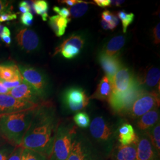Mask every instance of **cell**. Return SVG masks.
<instances>
[{
  "mask_svg": "<svg viewBox=\"0 0 160 160\" xmlns=\"http://www.w3.org/2000/svg\"><path fill=\"white\" fill-rule=\"evenodd\" d=\"M59 123L53 103L42 102L35 109L21 146L39 152L49 158Z\"/></svg>",
  "mask_w": 160,
  "mask_h": 160,
  "instance_id": "obj_1",
  "label": "cell"
},
{
  "mask_svg": "<svg viewBox=\"0 0 160 160\" xmlns=\"http://www.w3.org/2000/svg\"><path fill=\"white\" fill-rule=\"evenodd\" d=\"M36 108L0 116V130L8 143L21 146Z\"/></svg>",
  "mask_w": 160,
  "mask_h": 160,
  "instance_id": "obj_2",
  "label": "cell"
},
{
  "mask_svg": "<svg viewBox=\"0 0 160 160\" xmlns=\"http://www.w3.org/2000/svg\"><path fill=\"white\" fill-rule=\"evenodd\" d=\"M90 137L93 144L108 159L116 142L117 130L109 120L103 116H96L90 124Z\"/></svg>",
  "mask_w": 160,
  "mask_h": 160,
  "instance_id": "obj_3",
  "label": "cell"
},
{
  "mask_svg": "<svg viewBox=\"0 0 160 160\" xmlns=\"http://www.w3.org/2000/svg\"><path fill=\"white\" fill-rule=\"evenodd\" d=\"M68 160H108L88 136L76 129Z\"/></svg>",
  "mask_w": 160,
  "mask_h": 160,
  "instance_id": "obj_4",
  "label": "cell"
},
{
  "mask_svg": "<svg viewBox=\"0 0 160 160\" xmlns=\"http://www.w3.org/2000/svg\"><path fill=\"white\" fill-rule=\"evenodd\" d=\"M76 129L77 128L72 124L60 122L49 160H68Z\"/></svg>",
  "mask_w": 160,
  "mask_h": 160,
  "instance_id": "obj_5",
  "label": "cell"
},
{
  "mask_svg": "<svg viewBox=\"0 0 160 160\" xmlns=\"http://www.w3.org/2000/svg\"><path fill=\"white\" fill-rule=\"evenodd\" d=\"M145 91L136 78L127 92L119 94H112L108 102L114 114L124 117L134 101Z\"/></svg>",
  "mask_w": 160,
  "mask_h": 160,
  "instance_id": "obj_6",
  "label": "cell"
},
{
  "mask_svg": "<svg viewBox=\"0 0 160 160\" xmlns=\"http://www.w3.org/2000/svg\"><path fill=\"white\" fill-rule=\"evenodd\" d=\"M159 106V92L145 91L134 101L124 117L132 120H137L143 114Z\"/></svg>",
  "mask_w": 160,
  "mask_h": 160,
  "instance_id": "obj_7",
  "label": "cell"
},
{
  "mask_svg": "<svg viewBox=\"0 0 160 160\" xmlns=\"http://www.w3.org/2000/svg\"><path fill=\"white\" fill-rule=\"evenodd\" d=\"M23 80L31 86L39 96H44L47 87L46 78L42 72L29 65H18Z\"/></svg>",
  "mask_w": 160,
  "mask_h": 160,
  "instance_id": "obj_8",
  "label": "cell"
},
{
  "mask_svg": "<svg viewBox=\"0 0 160 160\" xmlns=\"http://www.w3.org/2000/svg\"><path fill=\"white\" fill-rule=\"evenodd\" d=\"M90 98L81 88L72 87L67 90L63 95L65 107L72 112H81L89 104Z\"/></svg>",
  "mask_w": 160,
  "mask_h": 160,
  "instance_id": "obj_9",
  "label": "cell"
},
{
  "mask_svg": "<svg viewBox=\"0 0 160 160\" xmlns=\"http://www.w3.org/2000/svg\"><path fill=\"white\" fill-rule=\"evenodd\" d=\"M39 104L18 100L9 94H0V116L33 109Z\"/></svg>",
  "mask_w": 160,
  "mask_h": 160,
  "instance_id": "obj_10",
  "label": "cell"
},
{
  "mask_svg": "<svg viewBox=\"0 0 160 160\" xmlns=\"http://www.w3.org/2000/svg\"><path fill=\"white\" fill-rule=\"evenodd\" d=\"M84 43L85 40L82 36L78 34H72L58 46L53 55L61 53L63 57L67 59L74 58L79 55Z\"/></svg>",
  "mask_w": 160,
  "mask_h": 160,
  "instance_id": "obj_11",
  "label": "cell"
},
{
  "mask_svg": "<svg viewBox=\"0 0 160 160\" xmlns=\"http://www.w3.org/2000/svg\"><path fill=\"white\" fill-rule=\"evenodd\" d=\"M137 160H160V153L152 143L148 134L138 133Z\"/></svg>",
  "mask_w": 160,
  "mask_h": 160,
  "instance_id": "obj_12",
  "label": "cell"
},
{
  "mask_svg": "<svg viewBox=\"0 0 160 160\" xmlns=\"http://www.w3.org/2000/svg\"><path fill=\"white\" fill-rule=\"evenodd\" d=\"M135 79L130 70L125 67H122L114 75L111 81L112 93L119 94L127 92L133 85Z\"/></svg>",
  "mask_w": 160,
  "mask_h": 160,
  "instance_id": "obj_13",
  "label": "cell"
},
{
  "mask_svg": "<svg viewBox=\"0 0 160 160\" xmlns=\"http://www.w3.org/2000/svg\"><path fill=\"white\" fill-rule=\"evenodd\" d=\"M16 40L18 46L28 53L36 50L39 45L38 35L33 30L28 28L18 30L16 35Z\"/></svg>",
  "mask_w": 160,
  "mask_h": 160,
  "instance_id": "obj_14",
  "label": "cell"
},
{
  "mask_svg": "<svg viewBox=\"0 0 160 160\" xmlns=\"http://www.w3.org/2000/svg\"><path fill=\"white\" fill-rule=\"evenodd\" d=\"M8 94L18 100L36 104H40L43 102L34 89L24 80L18 86L10 90Z\"/></svg>",
  "mask_w": 160,
  "mask_h": 160,
  "instance_id": "obj_15",
  "label": "cell"
},
{
  "mask_svg": "<svg viewBox=\"0 0 160 160\" xmlns=\"http://www.w3.org/2000/svg\"><path fill=\"white\" fill-rule=\"evenodd\" d=\"M137 144L122 145L116 142L109 155V160H137Z\"/></svg>",
  "mask_w": 160,
  "mask_h": 160,
  "instance_id": "obj_16",
  "label": "cell"
},
{
  "mask_svg": "<svg viewBox=\"0 0 160 160\" xmlns=\"http://www.w3.org/2000/svg\"><path fill=\"white\" fill-rule=\"evenodd\" d=\"M98 60L106 76L112 81L116 73L122 67L118 55L109 57L102 52L98 56Z\"/></svg>",
  "mask_w": 160,
  "mask_h": 160,
  "instance_id": "obj_17",
  "label": "cell"
},
{
  "mask_svg": "<svg viewBox=\"0 0 160 160\" xmlns=\"http://www.w3.org/2000/svg\"><path fill=\"white\" fill-rule=\"evenodd\" d=\"M138 134L131 124L124 122L119 125L117 130L116 142L122 145L137 143Z\"/></svg>",
  "mask_w": 160,
  "mask_h": 160,
  "instance_id": "obj_18",
  "label": "cell"
},
{
  "mask_svg": "<svg viewBox=\"0 0 160 160\" xmlns=\"http://www.w3.org/2000/svg\"><path fill=\"white\" fill-rule=\"evenodd\" d=\"M160 112L158 108L151 110L137 119L136 127L138 133H146L159 122Z\"/></svg>",
  "mask_w": 160,
  "mask_h": 160,
  "instance_id": "obj_19",
  "label": "cell"
},
{
  "mask_svg": "<svg viewBox=\"0 0 160 160\" xmlns=\"http://www.w3.org/2000/svg\"><path fill=\"white\" fill-rule=\"evenodd\" d=\"M139 84L149 88H157L160 92V69L155 67H151L146 69L144 74L137 78Z\"/></svg>",
  "mask_w": 160,
  "mask_h": 160,
  "instance_id": "obj_20",
  "label": "cell"
},
{
  "mask_svg": "<svg viewBox=\"0 0 160 160\" xmlns=\"http://www.w3.org/2000/svg\"><path fill=\"white\" fill-rule=\"evenodd\" d=\"M0 80L7 82L22 81L23 78L16 64L0 63Z\"/></svg>",
  "mask_w": 160,
  "mask_h": 160,
  "instance_id": "obj_21",
  "label": "cell"
},
{
  "mask_svg": "<svg viewBox=\"0 0 160 160\" xmlns=\"http://www.w3.org/2000/svg\"><path fill=\"white\" fill-rule=\"evenodd\" d=\"M112 93V82L109 78L105 75L97 86V89L92 94L91 98H95L100 100L108 101Z\"/></svg>",
  "mask_w": 160,
  "mask_h": 160,
  "instance_id": "obj_22",
  "label": "cell"
},
{
  "mask_svg": "<svg viewBox=\"0 0 160 160\" xmlns=\"http://www.w3.org/2000/svg\"><path fill=\"white\" fill-rule=\"evenodd\" d=\"M70 20V18H66L59 15H55L49 18V24L56 36L61 37L65 33Z\"/></svg>",
  "mask_w": 160,
  "mask_h": 160,
  "instance_id": "obj_23",
  "label": "cell"
},
{
  "mask_svg": "<svg viewBox=\"0 0 160 160\" xmlns=\"http://www.w3.org/2000/svg\"><path fill=\"white\" fill-rule=\"evenodd\" d=\"M125 38L123 36H117L109 41L102 52L109 57H113L124 46Z\"/></svg>",
  "mask_w": 160,
  "mask_h": 160,
  "instance_id": "obj_24",
  "label": "cell"
},
{
  "mask_svg": "<svg viewBox=\"0 0 160 160\" xmlns=\"http://www.w3.org/2000/svg\"><path fill=\"white\" fill-rule=\"evenodd\" d=\"M33 8L35 13L40 15L43 21H47L48 18V2L45 0L33 1Z\"/></svg>",
  "mask_w": 160,
  "mask_h": 160,
  "instance_id": "obj_25",
  "label": "cell"
},
{
  "mask_svg": "<svg viewBox=\"0 0 160 160\" xmlns=\"http://www.w3.org/2000/svg\"><path fill=\"white\" fill-rule=\"evenodd\" d=\"M88 4L89 2L81 1V2L69 8L70 15L74 18L82 17L88 10Z\"/></svg>",
  "mask_w": 160,
  "mask_h": 160,
  "instance_id": "obj_26",
  "label": "cell"
},
{
  "mask_svg": "<svg viewBox=\"0 0 160 160\" xmlns=\"http://www.w3.org/2000/svg\"><path fill=\"white\" fill-rule=\"evenodd\" d=\"M155 148L160 153V125L158 122L154 127L147 132Z\"/></svg>",
  "mask_w": 160,
  "mask_h": 160,
  "instance_id": "obj_27",
  "label": "cell"
},
{
  "mask_svg": "<svg viewBox=\"0 0 160 160\" xmlns=\"http://www.w3.org/2000/svg\"><path fill=\"white\" fill-rule=\"evenodd\" d=\"M22 160H49V158L34 150L23 148Z\"/></svg>",
  "mask_w": 160,
  "mask_h": 160,
  "instance_id": "obj_28",
  "label": "cell"
},
{
  "mask_svg": "<svg viewBox=\"0 0 160 160\" xmlns=\"http://www.w3.org/2000/svg\"><path fill=\"white\" fill-rule=\"evenodd\" d=\"M73 120L75 125L81 128L85 129L90 126V119L86 112H78L75 114Z\"/></svg>",
  "mask_w": 160,
  "mask_h": 160,
  "instance_id": "obj_29",
  "label": "cell"
},
{
  "mask_svg": "<svg viewBox=\"0 0 160 160\" xmlns=\"http://www.w3.org/2000/svg\"><path fill=\"white\" fill-rule=\"evenodd\" d=\"M134 14L133 13H128L124 11H120L118 12V17L122 21L123 33H126L128 26L134 20Z\"/></svg>",
  "mask_w": 160,
  "mask_h": 160,
  "instance_id": "obj_30",
  "label": "cell"
},
{
  "mask_svg": "<svg viewBox=\"0 0 160 160\" xmlns=\"http://www.w3.org/2000/svg\"><path fill=\"white\" fill-rule=\"evenodd\" d=\"M16 146L7 142L0 145V160H7Z\"/></svg>",
  "mask_w": 160,
  "mask_h": 160,
  "instance_id": "obj_31",
  "label": "cell"
},
{
  "mask_svg": "<svg viewBox=\"0 0 160 160\" xmlns=\"http://www.w3.org/2000/svg\"><path fill=\"white\" fill-rule=\"evenodd\" d=\"M20 22L25 26H31L33 22V16L31 12L22 14L20 17Z\"/></svg>",
  "mask_w": 160,
  "mask_h": 160,
  "instance_id": "obj_32",
  "label": "cell"
},
{
  "mask_svg": "<svg viewBox=\"0 0 160 160\" xmlns=\"http://www.w3.org/2000/svg\"><path fill=\"white\" fill-rule=\"evenodd\" d=\"M1 40H2L7 46L10 45L12 43V38H11V32L10 29L7 27H4L2 31L1 34Z\"/></svg>",
  "mask_w": 160,
  "mask_h": 160,
  "instance_id": "obj_33",
  "label": "cell"
},
{
  "mask_svg": "<svg viewBox=\"0 0 160 160\" xmlns=\"http://www.w3.org/2000/svg\"><path fill=\"white\" fill-rule=\"evenodd\" d=\"M23 149L22 146H16L7 160H22Z\"/></svg>",
  "mask_w": 160,
  "mask_h": 160,
  "instance_id": "obj_34",
  "label": "cell"
},
{
  "mask_svg": "<svg viewBox=\"0 0 160 160\" xmlns=\"http://www.w3.org/2000/svg\"><path fill=\"white\" fill-rule=\"evenodd\" d=\"M12 6L10 1L0 0V14L7 12H12Z\"/></svg>",
  "mask_w": 160,
  "mask_h": 160,
  "instance_id": "obj_35",
  "label": "cell"
},
{
  "mask_svg": "<svg viewBox=\"0 0 160 160\" xmlns=\"http://www.w3.org/2000/svg\"><path fill=\"white\" fill-rule=\"evenodd\" d=\"M53 10L55 12L58 13L59 16L63 17V18H69V17L71 16L68 8H65V7L60 8V7H57V6H55L53 8Z\"/></svg>",
  "mask_w": 160,
  "mask_h": 160,
  "instance_id": "obj_36",
  "label": "cell"
},
{
  "mask_svg": "<svg viewBox=\"0 0 160 160\" xmlns=\"http://www.w3.org/2000/svg\"><path fill=\"white\" fill-rule=\"evenodd\" d=\"M17 14L12 12H7L0 14V22L12 21L17 18Z\"/></svg>",
  "mask_w": 160,
  "mask_h": 160,
  "instance_id": "obj_37",
  "label": "cell"
},
{
  "mask_svg": "<svg viewBox=\"0 0 160 160\" xmlns=\"http://www.w3.org/2000/svg\"><path fill=\"white\" fill-rule=\"evenodd\" d=\"M160 24L158 23L153 29V38L155 44L158 45L160 42Z\"/></svg>",
  "mask_w": 160,
  "mask_h": 160,
  "instance_id": "obj_38",
  "label": "cell"
},
{
  "mask_svg": "<svg viewBox=\"0 0 160 160\" xmlns=\"http://www.w3.org/2000/svg\"><path fill=\"white\" fill-rule=\"evenodd\" d=\"M112 17H113V13L110 12L109 10L104 11L102 14V20L108 23H110L112 22Z\"/></svg>",
  "mask_w": 160,
  "mask_h": 160,
  "instance_id": "obj_39",
  "label": "cell"
},
{
  "mask_svg": "<svg viewBox=\"0 0 160 160\" xmlns=\"http://www.w3.org/2000/svg\"><path fill=\"white\" fill-rule=\"evenodd\" d=\"M22 81H14V82L2 81V82H3V84L4 85L6 88H7L8 89L10 90V89H12V88H14V87L18 86Z\"/></svg>",
  "mask_w": 160,
  "mask_h": 160,
  "instance_id": "obj_40",
  "label": "cell"
},
{
  "mask_svg": "<svg viewBox=\"0 0 160 160\" xmlns=\"http://www.w3.org/2000/svg\"><path fill=\"white\" fill-rule=\"evenodd\" d=\"M94 2L97 6L102 8L110 6V0H94Z\"/></svg>",
  "mask_w": 160,
  "mask_h": 160,
  "instance_id": "obj_41",
  "label": "cell"
},
{
  "mask_svg": "<svg viewBox=\"0 0 160 160\" xmlns=\"http://www.w3.org/2000/svg\"><path fill=\"white\" fill-rule=\"evenodd\" d=\"M59 2H60L62 4H65L69 7H72L74 6L75 4L81 2V0H63L59 1Z\"/></svg>",
  "mask_w": 160,
  "mask_h": 160,
  "instance_id": "obj_42",
  "label": "cell"
},
{
  "mask_svg": "<svg viewBox=\"0 0 160 160\" xmlns=\"http://www.w3.org/2000/svg\"><path fill=\"white\" fill-rule=\"evenodd\" d=\"M101 24L103 29L105 30H113L114 29V27L112 25V24L110 23H108L105 21H104L102 19L101 20Z\"/></svg>",
  "mask_w": 160,
  "mask_h": 160,
  "instance_id": "obj_43",
  "label": "cell"
},
{
  "mask_svg": "<svg viewBox=\"0 0 160 160\" xmlns=\"http://www.w3.org/2000/svg\"><path fill=\"white\" fill-rule=\"evenodd\" d=\"M10 90L6 88L1 80H0V94H8Z\"/></svg>",
  "mask_w": 160,
  "mask_h": 160,
  "instance_id": "obj_44",
  "label": "cell"
},
{
  "mask_svg": "<svg viewBox=\"0 0 160 160\" xmlns=\"http://www.w3.org/2000/svg\"><path fill=\"white\" fill-rule=\"evenodd\" d=\"M119 18L118 16L114 14V13H113V17H112V20L110 23L112 24V25L114 27V28L117 27V26L119 24Z\"/></svg>",
  "mask_w": 160,
  "mask_h": 160,
  "instance_id": "obj_45",
  "label": "cell"
},
{
  "mask_svg": "<svg viewBox=\"0 0 160 160\" xmlns=\"http://www.w3.org/2000/svg\"><path fill=\"white\" fill-rule=\"evenodd\" d=\"M124 2H125V1H110V5L119 7Z\"/></svg>",
  "mask_w": 160,
  "mask_h": 160,
  "instance_id": "obj_46",
  "label": "cell"
},
{
  "mask_svg": "<svg viewBox=\"0 0 160 160\" xmlns=\"http://www.w3.org/2000/svg\"><path fill=\"white\" fill-rule=\"evenodd\" d=\"M7 142L6 141V139H4V138L3 137L2 133H1V132L0 130V145L4 144V143H7Z\"/></svg>",
  "mask_w": 160,
  "mask_h": 160,
  "instance_id": "obj_47",
  "label": "cell"
},
{
  "mask_svg": "<svg viewBox=\"0 0 160 160\" xmlns=\"http://www.w3.org/2000/svg\"><path fill=\"white\" fill-rule=\"evenodd\" d=\"M4 26L3 25H0V41L1 40V32L2 31V29L4 28Z\"/></svg>",
  "mask_w": 160,
  "mask_h": 160,
  "instance_id": "obj_48",
  "label": "cell"
},
{
  "mask_svg": "<svg viewBox=\"0 0 160 160\" xmlns=\"http://www.w3.org/2000/svg\"></svg>",
  "mask_w": 160,
  "mask_h": 160,
  "instance_id": "obj_49",
  "label": "cell"
}]
</instances>
